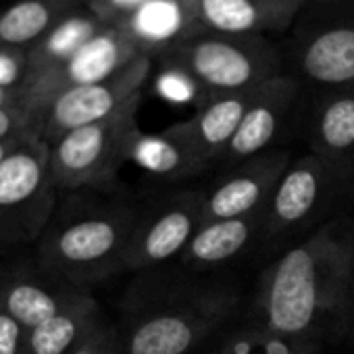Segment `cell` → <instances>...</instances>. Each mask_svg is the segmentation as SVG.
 I'll use <instances>...</instances> for the list:
<instances>
[{"instance_id": "obj_1", "label": "cell", "mask_w": 354, "mask_h": 354, "mask_svg": "<svg viewBox=\"0 0 354 354\" xmlns=\"http://www.w3.org/2000/svg\"><path fill=\"white\" fill-rule=\"evenodd\" d=\"M354 304V225L331 219L265 269L257 323L288 337L317 342Z\"/></svg>"}, {"instance_id": "obj_2", "label": "cell", "mask_w": 354, "mask_h": 354, "mask_svg": "<svg viewBox=\"0 0 354 354\" xmlns=\"http://www.w3.org/2000/svg\"><path fill=\"white\" fill-rule=\"evenodd\" d=\"M240 294L232 283L144 271L123 298V354H190L234 315Z\"/></svg>"}, {"instance_id": "obj_3", "label": "cell", "mask_w": 354, "mask_h": 354, "mask_svg": "<svg viewBox=\"0 0 354 354\" xmlns=\"http://www.w3.org/2000/svg\"><path fill=\"white\" fill-rule=\"evenodd\" d=\"M36 242L34 259L57 277L88 290L125 271V250L138 211L121 201L69 192Z\"/></svg>"}, {"instance_id": "obj_4", "label": "cell", "mask_w": 354, "mask_h": 354, "mask_svg": "<svg viewBox=\"0 0 354 354\" xmlns=\"http://www.w3.org/2000/svg\"><path fill=\"white\" fill-rule=\"evenodd\" d=\"M144 94L121 111L77 129L67 131L50 144V173L59 192H104L113 190L119 171L131 160L133 146L142 133L138 111Z\"/></svg>"}, {"instance_id": "obj_5", "label": "cell", "mask_w": 354, "mask_h": 354, "mask_svg": "<svg viewBox=\"0 0 354 354\" xmlns=\"http://www.w3.org/2000/svg\"><path fill=\"white\" fill-rule=\"evenodd\" d=\"M158 59L182 67L207 98L254 90L286 73L281 48L267 36L203 32Z\"/></svg>"}, {"instance_id": "obj_6", "label": "cell", "mask_w": 354, "mask_h": 354, "mask_svg": "<svg viewBox=\"0 0 354 354\" xmlns=\"http://www.w3.org/2000/svg\"><path fill=\"white\" fill-rule=\"evenodd\" d=\"M50 144L32 136L0 162V244H36L59 205Z\"/></svg>"}, {"instance_id": "obj_7", "label": "cell", "mask_w": 354, "mask_h": 354, "mask_svg": "<svg viewBox=\"0 0 354 354\" xmlns=\"http://www.w3.org/2000/svg\"><path fill=\"white\" fill-rule=\"evenodd\" d=\"M205 192L180 190L160 196L138 213L127 250L125 271H152L182 257L203 223Z\"/></svg>"}, {"instance_id": "obj_8", "label": "cell", "mask_w": 354, "mask_h": 354, "mask_svg": "<svg viewBox=\"0 0 354 354\" xmlns=\"http://www.w3.org/2000/svg\"><path fill=\"white\" fill-rule=\"evenodd\" d=\"M344 190L350 186L317 154L292 158L265 209L263 240L277 242L306 230L333 207Z\"/></svg>"}, {"instance_id": "obj_9", "label": "cell", "mask_w": 354, "mask_h": 354, "mask_svg": "<svg viewBox=\"0 0 354 354\" xmlns=\"http://www.w3.org/2000/svg\"><path fill=\"white\" fill-rule=\"evenodd\" d=\"M138 57L144 55H140L119 26H104L59 69L26 84L21 88V102L44 123V113L57 96L77 86L102 82L133 63Z\"/></svg>"}, {"instance_id": "obj_10", "label": "cell", "mask_w": 354, "mask_h": 354, "mask_svg": "<svg viewBox=\"0 0 354 354\" xmlns=\"http://www.w3.org/2000/svg\"><path fill=\"white\" fill-rule=\"evenodd\" d=\"M152 67L154 59L138 57L133 63L102 82L63 92L44 113L42 138L46 142H55L71 129L109 119L136 96L144 94V86L152 75Z\"/></svg>"}, {"instance_id": "obj_11", "label": "cell", "mask_w": 354, "mask_h": 354, "mask_svg": "<svg viewBox=\"0 0 354 354\" xmlns=\"http://www.w3.org/2000/svg\"><path fill=\"white\" fill-rule=\"evenodd\" d=\"M292 75L317 90L354 92V15L313 26L294 38Z\"/></svg>"}, {"instance_id": "obj_12", "label": "cell", "mask_w": 354, "mask_h": 354, "mask_svg": "<svg viewBox=\"0 0 354 354\" xmlns=\"http://www.w3.org/2000/svg\"><path fill=\"white\" fill-rule=\"evenodd\" d=\"M292 162V154L271 148L236 167H230L211 192H205L203 221L236 219L263 213L275 186Z\"/></svg>"}, {"instance_id": "obj_13", "label": "cell", "mask_w": 354, "mask_h": 354, "mask_svg": "<svg viewBox=\"0 0 354 354\" xmlns=\"http://www.w3.org/2000/svg\"><path fill=\"white\" fill-rule=\"evenodd\" d=\"M86 292L46 271L32 257L30 261L5 265L3 313L26 331H32L71 306Z\"/></svg>"}, {"instance_id": "obj_14", "label": "cell", "mask_w": 354, "mask_h": 354, "mask_svg": "<svg viewBox=\"0 0 354 354\" xmlns=\"http://www.w3.org/2000/svg\"><path fill=\"white\" fill-rule=\"evenodd\" d=\"M300 92L302 82L292 73H283L263 84L257 90L236 136L232 138L221 165L236 167L257 154L271 150L279 133L286 129Z\"/></svg>"}, {"instance_id": "obj_15", "label": "cell", "mask_w": 354, "mask_h": 354, "mask_svg": "<svg viewBox=\"0 0 354 354\" xmlns=\"http://www.w3.org/2000/svg\"><path fill=\"white\" fill-rule=\"evenodd\" d=\"M310 152L354 186V92L319 90L308 115Z\"/></svg>"}, {"instance_id": "obj_16", "label": "cell", "mask_w": 354, "mask_h": 354, "mask_svg": "<svg viewBox=\"0 0 354 354\" xmlns=\"http://www.w3.org/2000/svg\"><path fill=\"white\" fill-rule=\"evenodd\" d=\"M302 9V0H196L203 32L234 36L283 34Z\"/></svg>"}, {"instance_id": "obj_17", "label": "cell", "mask_w": 354, "mask_h": 354, "mask_svg": "<svg viewBox=\"0 0 354 354\" xmlns=\"http://www.w3.org/2000/svg\"><path fill=\"white\" fill-rule=\"evenodd\" d=\"M140 55L158 59L171 48L203 34L196 0H152L117 24Z\"/></svg>"}, {"instance_id": "obj_18", "label": "cell", "mask_w": 354, "mask_h": 354, "mask_svg": "<svg viewBox=\"0 0 354 354\" xmlns=\"http://www.w3.org/2000/svg\"><path fill=\"white\" fill-rule=\"evenodd\" d=\"M259 88L209 96L201 106H196V113L190 119L173 125L211 167L221 165V158L232 138L236 136Z\"/></svg>"}, {"instance_id": "obj_19", "label": "cell", "mask_w": 354, "mask_h": 354, "mask_svg": "<svg viewBox=\"0 0 354 354\" xmlns=\"http://www.w3.org/2000/svg\"><path fill=\"white\" fill-rule=\"evenodd\" d=\"M263 227L265 211L236 219L203 221L180 259L196 273L219 269L236 261L250 244L263 238Z\"/></svg>"}, {"instance_id": "obj_20", "label": "cell", "mask_w": 354, "mask_h": 354, "mask_svg": "<svg viewBox=\"0 0 354 354\" xmlns=\"http://www.w3.org/2000/svg\"><path fill=\"white\" fill-rule=\"evenodd\" d=\"M131 160L162 182L190 180L211 169V165L175 129V125H169L158 133L142 131L133 146Z\"/></svg>"}, {"instance_id": "obj_21", "label": "cell", "mask_w": 354, "mask_h": 354, "mask_svg": "<svg viewBox=\"0 0 354 354\" xmlns=\"http://www.w3.org/2000/svg\"><path fill=\"white\" fill-rule=\"evenodd\" d=\"M104 321L98 300L86 292L71 306L28 331L26 354H71Z\"/></svg>"}, {"instance_id": "obj_22", "label": "cell", "mask_w": 354, "mask_h": 354, "mask_svg": "<svg viewBox=\"0 0 354 354\" xmlns=\"http://www.w3.org/2000/svg\"><path fill=\"white\" fill-rule=\"evenodd\" d=\"M106 24L96 17L88 5L69 13L63 21H59L42 40H38L32 48H28V65L30 73L26 84L36 82L50 71L59 69L67 63L90 38H94ZM24 84V86H26ZM21 86V88H24Z\"/></svg>"}, {"instance_id": "obj_23", "label": "cell", "mask_w": 354, "mask_h": 354, "mask_svg": "<svg viewBox=\"0 0 354 354\" xmlns=\"http://www.w3.org/2000/svg\"><path fill=\"white\" fill-rule=\"evenodd\" d=\"M84 0H13L0 11V44L28 50Z\"/></svg>"}, {"instance_id": "obj_24", "label": "cell", "mask_w": 354, "mask_h": 354, "mask_svg": "<svg viewBox=\"0 0 354 354\" xmlns=\"http://www.w3.org/2000/svg\"><path fill=\"white\" fill-rule=\"evenodd\" d=\"M213 354H317V342L279 335L254 323L225 337Z\"/></svg>"}, {"instance_id": "obj_25", "label": "cell", "mask_w": 354, "mask_h": 354, "mask_svg": "<svg viewBox=\"0 0 354 354\" xmlns=\"http://www.w3.org/2000/svg\"><path fill=\"white\" fill-rule=\"evenodd\" d=\"M154 65H158V73L154 77V90L160 98L173 104L194 102L196 106H201L207 100V94L182 67L160 59L154 61Z\"/></svg>"}, {"instance_id": "obj_26", "label": "cell", "mask_w": 354, "mask_h": 354, "mask_svg": "<svg viewBox=\"0 0 354 354\" xmlns=\"http://www.w3.org/2000/svg\"><path fill=\"white\" fill-rule=\"evenodd\" d=\"M42 119L24 102L0 106V142L42 136Z\"/></svg>"}, {"instance_id": "obj_27", "label": "cell", "mask_w": 354, "mask_h": 354, "mask_svg": "<svg viewBox=\"0 0 354 354\" xmlns=\"http://www.w3.org/2000/svg\"><path fill=\"white\" fill-rule=\"evenodd\" d=\"M30 73L28 50L0 44V88L21 90Z\"/></svg>"}, {"instance_id": "obj_28", "label": "cell", "mask_w": 354, "mask_h": 354, "mask_svg": "<svg viewBox=\"0 0 354 354\" xmlns=\"http://www.w3.org/2000/svg\"><path fill=\"white\" fill-rule=\"evenodd\" d=\"M71 354H123L119 327L104 321L77 350Z\"/></svg>"}, {"instance_id": "obj_29", "label": "cell", "mask_w": 354, "mask_h": 354, "mask_svg": "<svg viewBox=\"0 0 354 354\" xmlns=\"http://www.w3.org/2000/svg\"><path fill=\"white\" fill-rule=\"evenodd\" d=\"M146 3H152V0H90L88 7L106 26H117Z\"/></svg>"}, {"instance_id": "obj_30", "label": "cell", "mask_w": 354, "mask_h": 354, "mask_svg": "<svg viewBox=\"0 0 354 354\" xmlns=\"http://www.w3.org/2000/svg\"><path fill=\"white\" fill-rule=\"evenodd\" d=\"M28 331L0 310V354H26Z\"/></svg>"}, {"instance_id": "obj_31", "label": "cell", "mask_w": 354, "mask_h": 354, "mask_svg": "<svg viewBox=\"0 0 354 354\" xmlns=\"http://www.w3.org/2000/svg\"><path fill=\"white\" fill-rule=\"evenodd\" d=\"M304 9L313 7V9H323V11H342V9H352L354 0H302Z\"/></svg>"}, {"instance_id": "obj_32", "label": "cell", "mask_w": 354, "mask_h": 354, "mask_svg": "<svg viewBox=\"0 0 354 354\" xmlns=\"http://www.w3.org/2000/svg\"><path fill=\"white\" fill-rule=\"evenodd\" d=\"M21 102V90H7V88H0V106L5 104H15Z\"/></svg>"}, {"instance_id": "obj_33", "label": "cell", "mask_w": 354, "mask_h": 354, "mask_svg": "<svg viewBox=\"0 0 354 354\" xmlns=\"http://www.w3.org/2000/svg\"><path fill=\"white\" fill-rule=\"evenodd\" d=\"M30 138H32V136H30ZM26 140H28V138H19V140H7V142H0V162H3V160H5V158H7V156H9V154H11V152H13V150L19 146V144H24Z\"/></svg>"}, {"instance_id": "obj_34", "label": "cell", "mask_w": 354, "mask_h": 354, "mask_svg": "<svg viewBox=\"0 0 354 354\" xmlns=\"http://www.w3.org/2000/svg\"><path fill=\"white\" fill-rule=\"evenodd\" d=\"M3 290H5V265H0V310H3Z\"/></svg>"}, {"instance_id": "obj_35", "label": "cell", "mask_w": 354, "mask_h": 354, "mask_svg": "<svg viewBox=\"0 0 354 354\" xmlns=\"http://www.w3.org/2000/svg\"><path fill=\"white\" fill-rule=\"evenodd\" d=\"M84 3H86V5H88V3H90V0H84Z\"/></svg>"}]
</instances>
